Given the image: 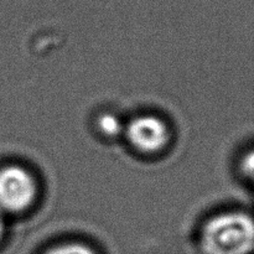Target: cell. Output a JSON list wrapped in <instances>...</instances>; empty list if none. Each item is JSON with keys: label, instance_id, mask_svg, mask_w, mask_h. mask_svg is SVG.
I'll use <instances>...</instances> for the list:
<instances>
[{"label": "cell", "instance_id": "8992f818", "mask_svg": "<svg viewBox=\"0 0 254 254\" xmlns=\"http://www.w3.org/2000/svg\"><path fill=\"white\" fill-rule=\"evenodd\" d=\"M241 171L243 176L254 185V149L248 151L241 161Z\"/></svg>", "mask_w": 254, "mask_h": 254}, {"label": "cell", "instance_id": "7a4b0ae2", "mask_svg": "<svg viewBox=\"0 0 254 254\" xmlns=\"http://www.w3.org/2000/svg\"><path fill=\"white\" fill-rule=\"evenodd\" d=\"M37 183L29 170L19 165L0 169V211L20 213L31 207L37 197Z\"/></svg>", "mask_w": 254, "mask_h": 254}, {"label": "cell", "instance_id": "3957f363", "mask_svg": "<svg viewBox=\"0 0 254 254\" xmlns=\"http://www.w3.org/2000/svg\"><path fill=\"white\" fill-rule=\"evenodd\" d=\"M127 138L135 150L143 154H156L165 149L170 139V130L156 116H140L127 127Z\"/></svg>", "mask_w": 254, "mask_h": 254}, {"label": "cell", "instance_id": "6da1fadb", "mask_svg": "<svg viewBox=\"0 0 254 254\" xmlns=\"http://www.w3.org/2000/svg\"><path fill=\"white\" fill-rule=\"evenodd\" d=\"M202 254H252L254 217L243 211H230L211 218L201 232Z\"/></svg>", "mask_w": 254, "mask_h": 254}, {"label": "cell", "instance_id": "52a82bcc", "mask_svg": "<svg viewBox=\"0 0 254 254\" xmlns=\"http://www.w3.org/2000/svg\"><path fill=\"white\" fill-rule=\"evenodd\" d=\"M4 232H5V220H4V216H2V212L0 211V241H1L2 237H4Z\"/></svg>", "mask_w": 254, "mask_h": 254}, {"label": "cell", "instance_id": "277c9868", "mask_svg": "<svg viewBox=\"0 0 254 254\" xmlns=\"http://www.w3.org/2000/svg\"><path fill=\"white\" fill-rule=\"evenodd\" d=\"M46 254H97L88 247L87 245L78 242H72V243H64V245L57 246V247L50 250Z\"/></svg>", "mask_w": 254, "mask_h": 254}, {"label": "cell", "instance_id": "5b68a950", "mask_svg": "<svg viewBox=\"0 0 254 254\" xmlns=\"http://www.w3.org/2000/svg\"><path fill=\"white\" fill-rule=\"evenodd\" d=\"M98 127L104 135L114 136L121 131V121L112 114H106L101 117Z\"/></svg>", "mask_w": 254, "mask_h": 254}]
</instances>
